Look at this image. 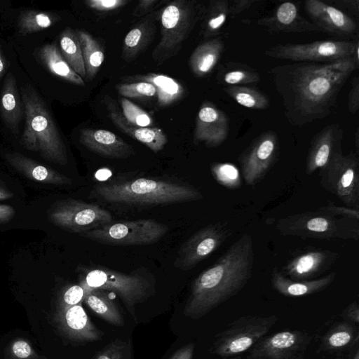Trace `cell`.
Here are the masks:
<instances>
[{
	"instance_id": "6da1fadb",
	"label": "cell",
	"mask_w": 359,
	"mask_h": 359,
	"mask_svg": "<svg viewBox=\"0 0 359 359\" xmlns=\"http://www.w3.org/2000/svg\"><path fill=\"white\" fill-rule=\"evenodd\" d=\"M358 65L349 57L327 63L297 62L272 67L269 73L287 121L303 126L329 116L342 87Z\"/></svg>"
},
{
	"instance_id": "7a4b0ae2",
	"label": "cell",
	"mask_w": 359,
	"mask_h": 359,
	"mask_svg": "<svg viewBox=\"0 0 359 359\" xmlns=\"http://www.w3.org/2000/svg\"><path fill=\"white\" fill-rule=\"evenodd\" d=\"M254 257L253 238L245 233L194 279L184 316L200 319L236 295L252 277Z\"/></svg>"
},
{
	"instance_id": "3957f363",
	"label": "cell",
	"mask_w": 359,
	"mask_h": 359,
	"mask_svg": "<svg viewBox=\"0 0 359 359\" xmlns=\"http://www.w3.org/2000/svg\"><path fill=\"white\" fill-rule=\"evenodd\" d=\"M93 194L106 202L138 205L190 202L203 197L198 189L190 185L144 177L97 184Z\"/></svg>"
},
{
	"instance_id": "277c9868",
	"label": "cell",
	"mask_w": 359,
	"mask_h": 359,
	"mask_svg": "<svg viewBox=\"0 0 359 359\" xmlns=\"http://www.w3.org/2000/svg\"><path fill=\"white\" fill-rule=\"evenodd\" d=\"M20 96L25 119L22 145L49 161L67 164L65 143L43 100L29 85L21 87Z\"/></svg>"
},
{
	"instance_id": "5b68a950",
	"label": "cell",
	"mask_w": 359,
	"mask_h": 359,
	"mask_svg": "<svg viewBox=\"0 0 359 359\" xmlns=\"http://www.w3.org/2000/svg\"><path fill=\"white\" fill-rule=\"evenodd\" d=\"M87 292L99 289L116 294L128 313L136 320V306L149 299L156 292L155 278L144 269L126 273L96 266L87 269L80 282Z\"/></svg>"
},
{
	"instance_id": "8992f818",
	"label": "cell",
	"mask_w": 359,
	"mask_h": 359,
	"mask_svg": "<svg viewBox=\"0 0 359 359\" xmlns=\"http://www.w3.org/2000/svg\"><path fill=\"white\" fill-rule=\"evenodd\" d=\"M276 229L283 236L313 239L359 238V220L337 217L320 209L280 219Z\"/></svg>"
},
{
	"instance_id": "52a82bcc",
	"label": "cell",
	"mask_w": 359,
	"mask_h": 359,
	"mask_svg": "<svg viewBox=\"0 0 359 359\" xmlns=\"http://www.w3.org/2000/svg\"><path fill=\"white\" fill-rule=\"evenodd\" d=\"M169 226L154 219L108 222L81 233L83 236L110 245H146L154 243L163 237Z\"/></svg>"
},
{
	"instance_id": "ba28073f",
	"label": "cell",
	"mask_w": 359,
	"mask_h": 359,
	"mask_svg": "<svg viewBox=\"0 0 359 359\" xmlns=\"http://www.w3.org/2000/svg\"><path fill=\"white\" fill-rule=\"evenodd\" d=\"M277 321L275 315L240 317L215 336L212 352L222 358L241 354L265 337Z\"/></svg>"
},
{
	"instance_id": "9c48e42d",
	"label": "cell",
	"mask_w": 359,
	"mask_h": 359,
	"mask_svg": "<svg viewBox=\"0 0 359 359\" xmlns=\"http://www.w3.org/2000/svg\"><path fill=\"white\" fill-rule=\"evenodd\" d=\"M358 41L322 40L307 43H280L267 48L264 54L294 62L327 63L349 57L359 62Z\"/></svg>"
},
{
	"instance_id": "30bf717a",
	"label": "cell",
	"mask_w": 359,
	"mask_h": 359,
	"mask_svg": "<svg viewBox=\"0 0 359 359\" xmlns=\"http://www.w3.org/2000/svg\"><path fill=\"white\" fill-rule=\"evenodd\" d=\"M320 184L348 208L359 210V158L351 152L336 154L320 169Z\"/></svg>"
},
{
	"instance_id": "8fae6325",
	"label": "cell",
	"mask_w": 359,
	"mask_h": 359,
	"mask_svg": "<svg viewBox=\"0 0 359 359\" xmlns=\"http://www.w3.org/2000/svg\"><path fill=\"white\" fill-rule=\"evenodd\" d=\"M48 218L54 224L79 233L112 221L111 214L98 205L73 199L56 203Z\"/></svg>"
},
{
	"instance_id": "7c38bea8",
	"label": "cell",
	"mask_w": 359,
	"mask_h": 359,
	"mask_svg": "<svg viewBox=\"0 0 359 359\" xmlns=\"http://www.w3.org/2000/svg\"><path fill=\"white\" fill-rule=\"evenodd\" d=\"M194 6L184 1H175L165 7L161 14V38L153 56L159 58L171 55L177 48L194 22Z\"/></svg>"
},
{
	"instance_id": "4fadbf2b",
	"label": "cell",
	"mask_w": 359,
	"mask_h": 359,
	"mask_svg": "<svg viewBox=\"0 0 359 359\" xmlns=\"http://www.w3.org/2000/svg\"><path fill=\"white\" fill-rule=\"evenodd\" d=\"M312 338L304 331H280L260 339L246 359H306Z\"/></svg>"
},
{
	"instance_id": "5bb4252c",
	"label": "cell",
	"mask_w": 359,
	"mask_h": 359,
	"mask_svg": "<svg viewBox=\"0 0 359 359\" xmlns=\"http://www.w3.org/2000/svg\"><path fill=\"white\" fill-rule=\"evenodd\" d=\"M229 233L228 230L219 223L201 229L180 246L174 260V266L182 271L194 268L217 250Z\"/></svg>"
},
{
	"instance_id": "9a60e30c",
	"label": "cell",
	"mask_w": 359,
	"mask_h": 359,
	"mask_svg": "<svg viewBox=\"0 0 359 359\" xmlns=\"http://www.w3.org/2000/svg\"><path fill=\"white\" fill-rule=\"evenodd\" d=\"M278 149L277 134L269 130L255 139L241 154L238 161L247 184L255 185L264 177L278 156Z\"/></svg>"
},
{
	"instance_id": "2e32d148",
	"label": "cell",
	"mask_w": 359,
	"mask_h": 359,
	"mask_svg": "<svg viewBox=\"0 0 359 359\" xmlns=\"http://www.w3.org/2000/svg\"><path fill=\"white\" fill-rule=\"evenodd\" d=\"M304 9L311 22L320 30L336 36H353L358 25L348 15L320 0H307Z\"/></svg>"
},
{
	"instance_id": "e0dca14e",
	"label": "cell",
	"mask_w": 359,
	"mask_h": 359,
	"mask_svg": "<svg viewBox=\"0 0 359 359\" xmlns=\"http://www.w3.org/2000/svg\"><path fill=\"white\" fill-rule=\"evenodd\" d=\"M243 22L258 25L269 32H320L311 21L300 15L299 5L292 1L280 4L269 15L254 20H243Z\"/></svg>"
},
{
	"instance_id": "ac0fdd59",
	"label": "cell",
	"mask_w": 359,
	"mask_h": 359,
	"mask_svg": "<svg viewBox=\"0 0 359 359\" xmlns=\"http://www.w3.org/2000/svg\"><path fill=\"white\" fill-rule=\"evenodd\" d=\"M229 132V121L226 114L210 102L201 107L196 121L195 140L208 147L223 143Z\"/></svg>"
},
{
	"instance_id": "d6986e66",
	"label": "cell",
	"mask_w": 359,
	"mask_h": 359,
	"mask_svg": "<svg viewBox=\"0 0 359 359\" xmlns=\"http://www.w3.org/2000/svg\"><path fill=\"white\" fill-rule=\"evenodd\" d=\"M337 254L323 249H312L295 255L287 262L283 271L293 280H308L327 271Z\"/></svg>"
},
{
	"instance_id": "ffe728a7",
	"label": "cell",
	"mask_w": 359,
	"mask_h": 359,
	"mask_svg": "<svg viewBox=\"0 0 359 359\" xmlns=\"http://www.w3.org/2000/svg\"><path fill=\"white\" fill-rule=\"evenodd\" d=\"M343 135L340 126L333 123L325 126L313 137L306 158L307 175L323 168L336 154L342 152Z\"/></svg>"
},
{
	"instance_id": "44dd1931",
	"label": "cell",
	"mask_w": 359,
	"mask_h": 359,
	"mask_svg": "<svg viewBox=\"0 0 359 359\" xmlns=\"http://www.w3.org/2000/svg\"><path fill=\"white\" fill-rule=\"evenodd\" d=\"M79 141L90 151L106 158H126L134 154L131 145L114 133L104 129H83Z\"/></svg>"
},
{
	"instance_id": "7402d4cb",
	"label": "cell",
	"mask_w": 359,
	"mask_h": 359,
	"mask_svg": "<svg viewBox=\"0 0 359 359\" xmlns=\"http://www.w3.org/2000/svg\"><path fill=\"white\" fill-rule=\"evenodd\" d=\"M336 273H330L322 278L308 280H293L286 277L276 268L271 274V284L275 290L289 297L310 295L327 288L334 280Z\"/></svg>"
},
{
	"instance_id": "603a6c76",
	"label": "cell",
	"mask_w": 359,
	"mask_h": 359,
	"mask_svg": "<svg viewBox=\"0 0 359 359\" xmlns=\"http://www.w3.org/2000/svg\"><path fill=\"white\" fill-rule=\"evenodd\" d=\"M109 117L114 124L122 132L144 144L154 152H158L165 146L168 139L164 132L158 128H142L128 123L123 114L107 101Z\"/></svg>"
},
{
	"instance_id": "cb8c5ba5",
	"label": "cell",
	"mask_w": 359,
	"mask_h": 359,
	"mask_svg": "<svg viewBox=\"0 0 359 359\" xmlns=\"http://www.w3.org/2000/svg\"><path fill=\"white\" fill-rule=\"evenodd\" d=\"M0 114L6 126L13 133H18L24 110L17 81L12 73H8L4 81L0 97Z\"/></svg>"
},
{
	"instance_id": "d4e9b609",
	"label": "cell",
	"mask_w": 359,
	"mask_h": 359,
	"mask_svg": "<svg viewBox=\"0 0 359 359\" xmlns=\"http://www.w3.org/2000/svg\"><path fill=\"white\" fill-rule=\"evenodd\" d=\"M5 158L13 167L30 179L58 185L72 184V180L68 177L40 165L18 152L8 153Z\"/></svg>"
},
{
	"instance_id": "484cf974",
	"label": "cell",
	"mask_w": 359,
	"mask_h": 359,
	"mask_svg": "<svg viewBox=\"0 0 359 359\" xmlns=\"http://www.w3.org/2000/svg\"><path fill=\"white\" fill-rule=\"evenodd\" d=\"M65 322L72 337L81 342L91 343L102 339V332L91 321L81 304L67 307Z\"/></svg>"
},
{
	"instance_id": "4316f807",
	"label": "cell",
	"mask_w": 359,
	"mask_h": 359,
	"mask_svg": "<svg viewBox=\"0 0 359 359\" xmlns=\"http://www.w3.org/2000/svg\"><path fill=\"white\" fill-rule=\"evenodd\" d=\"M83 301L102 320L117 327L124 325L123 313L109 291L99 289L88 290Z\"/></svg>"
},
{
	"instance_id": "83f0119b",
	"label": "cell",
	"mask_w": 359,
	"mask_h": 359,
	"mask_svg": "<svg viewBox=\"0 0 359 359\" xmlns=\"http://www.w3.org/2000/svg\"><path fill=\"white\" fill-rule=\"evenodd\" d=\"M223 41L218 38L208 40L196 48L189 64L192 72L198 76H203L212 72L224 50Z\"/></svg>"
},
{
	"instance_id": "f1b7e54d",
	"label": "cell",
	"mask_w": 359,
	"mask_h": 359,
	"mask_svg": "<svg viewBox=\"0 0 359 359\" xmlns=\"http://www.w3.org/2000/svg\"><path fill=\"white\" fill-rule=\"evenodd\" d=\"M38 56L54 75L73 84L84 86L83 79L69 66L55 43H47L38 50Z\"/></svg>"
},
{
	"instance_id": "f546056e",
	"label": "cell",
	"mask_w": 359,
	"mask_h": 359,
	"mask_svg": "<svg viewBox=\"0 0 359 359\" xmlns=\"http://www.w3.org/2000/svg\"><path fill=\"white\" fill-rule=\"evenodd\" d=\"M133 81H144L152 84L156 90L158 105L165 107L180 99L184 92L182 85L172 78L158 74L139 75L130 79Z\"/></svg>"
},
{
	"instance_id": "4dcf8cb0",
	"label": "cell",
	"mask_w": 359,
	"mask_h": 359,
	"mask_svg": "<svg viewBox=\"0 0 359 359\" xmlns=\"http://www.w3.org/2000/svg\"><path fill=\"white\" fill-rule=\"evenodd\" d=\"M358 340L357 329L350 323L334 325L321 338L320 351L335 352L353 346Z\"/></svg>"
},
{
	"instance_id": "1f68e13d",
	"label": "cell",
	"mask_w": 359,
	"mask_h": 359,
	"mask_svg": "<svg viewBox=\"0 0 359 359\" xmlns=\"http://www.w3.org/2000/svg\"><path fill=\"white\" fill-rule=\"evenodd\" d=\"M219 82L230 86H245L260 81L259 74L253 68L244 63L229 61L224 64L218 71Z\"/></svg>"
},
{
	"instance_id": "d6a6232c",
	"label": "cell",
	"mask_w": 359,
	"mask_h": 359,
	"mask_svg": "<svg viewBox=\"0 0 359 359\" xmlns=\"http://www.w3.org/2000/svg\"><path fill=\"white\" fill-rule=\"evenodd\" d=\"M83 59L85 65L86 79H93L104 60V53L100 43L88 32L78 30Z\"/></svg>"
},
{
	"instance_id": "836d02e7",
	"label": "cell",
	"mask_w": 359,
	"mask_h": 359,
	"mask_svg": "<svg viewBox=\"0 0 359 359\" xmlns=\"http://www.w3.org/2000/svg\"><path fill=\"white\" fill-rule=\"evenodd\" d=\"M60 52L72 67L83 79H86L80 42L76 32L67 27L60 35Z\"/></svg>"
},
{
	"instance_id": "e575fe53",
	"label": "cell",
	"mask_w": 359,
	"mask_h": 359,
	"mask_svg": "<svg viewBox=\"0 0 359 359\" xmlns=\"http://www.w3.org/2000/svg\"><path fill=\"white\" fill-rule=\"evenodd\" d=\"M224 91L240 105L252 109H265L270 101L267 95L255 88L247 86H225Z\"/></svg>"
},
{
	"instance_id": "d590c367",
	"label": "cell",
	"mask_w": 359,
	"mask_h": 359,
	"mask_svg": "<svg viewBox=\"0 0 359 359\" xmlns=\"http://www.w3.org/2000/svg\"><path fill=\"white\" fill-rule=\"evenodd\" d=\"M58 16L38 11H28L23 13L18 20L19 32L22 34L34 33L52 26Z\"/></svg>"
},
{
	"instance_id": "8d00e7d4",
	"label": "cell",
	"mask_w": 359,
	"mask_h": 359,
	"mask_svg": "<svg viewBox=\"0 0 359 359\" xmlns=\"http://www.w3.org/2000/svg\"><path fill=\"white\" fill-rule=\"evenodd\" d=\"M229 16V1L217 0L210 3L205 22V32L208 36L219 34Z\"/></svg>"
},
{
	"instance_id": "74e56055",
	"label": "cell",
	"mask_w": 359,
	"mask_h": 359,
	"mask_svg": "<svg viewBox=\"0 0 359 359\" xmlns=\"http://www.w3.org/2000/svg\"><path fill=\"white\" fill-rule=\"evenodd\" d=\"M151 28L142 23L133 28L126 36L123 47V55L131 59L137 55L149 42Z\"/></svg>"
},
{
	"instance_id": "f35d334b",
	"label": "cell",
	"mask_w": 359,
	"mask_h": 359,
	"mask_svg": "<svg viewBox=\"0 0 359 359\" xmlns=\"http://www.w3.org/2000/svg\"><path fill=\"white\" fill-rule=\"evenodd\" d=\"M214 178L228 189H237L241 185L239 172L236 166L231 163H215L211 166Z\"/></svg>"
},
{
	"instance_id": "ab89813d",
	"label": "cell",
	"mask_w": 359,
	"mask_h": 359,
	"mask_svg": "<svg viewBox=\"0 0 359 359\" xmlns=\"http://www.w3.org/2000/svg\"><path fill=\"white\" fill-rule=\"evenodd\" d=\"M123 116L126 120L135 126L150 127L153 121L151 117L139 106L126 98L121 99Z\"/></svg>"
},
{
	"instance_id": "60d3db41",
	"label": "cell",
	"mask_w": 359,
	"mask_h": 359,
	"mask_svg": "<svg viewBox=\"0 0 359 359\" xmlns=\"http://www.w3.org/2000/svg\"><path fill=\"white\" fill-rule=\"evenodd\" d=\"M132 342L119 339L111 341L99 351L92 359H131Z\"/></svg>"
},
{
	"instance_id": "b9f144b4",
	"label": "cell",
	"mask_w": 359,
	"mask_h": 359,
	"mask_svg": "<svg viewBox=\"0 0 359 359\" xmlns=\"http://www.w3.org/2000/svg\"><path fill=\"white\" fill-rule=\"evenodd\" d=\"M116 88L119 94L126 97L141 98L156 95L154 86L144 81L121 83L117 85Z\"/></svg>"
},
{
	"instance_id": "7bdbcfd3",
	"label": "cell",
	"mask_w": 359,
	"mask_h": 359,
	"mask_svg": "<svg viewBox=\"0 0 359 359\" xmlns=\"http://www.w3.org/2000/svg\"><path fill=\"white\" fill-rule=\"evenodd\" d=\"M321 210L337 217H348L359 220V210L344 206H337L331 203L320 208Z\"/></svg>"
},
{
	"instance_id": "ee69618b",
	"label": "cell",
	"mask_w": 359,
	"mask_h": 359,
	"mask_svg": "<svg viewBox=\"0 0 359 359\" xmlns=\"http://www.w3.org/2000/svg\"><path fill=\"white\" fill-rule=\"evenodd\" d=\"M86 292L80 285L69 287L63 295V301L67 307L77 305L83 301Z\"/></svg>"
},
{
	"instance_id": "f6af8a7d",
	"label": "cell",
	"mask_w": 359,
	"mask_h": 359,
	"mask_svg": "<svg viewBox=\"0 0 359 359\" xmlns=\"http://www.w3.org/2000/svg\"><path fill=\"white\" fill-rule=\"evenodd\" d=\"M128 3L126 0H88L86 5L99 11H109L123 6Z\"/></svg>"
},
{
	"instance_id": "bcb514c9",
	"label": "cell",
	"mask_w": 359,
	"mask_h": 359,
	"mask_svg": "<svg viewBox=\"0 0 359 359\" xmlns=\"http://www.w3.org/2000/svg\"><path fill=\"white\" fill-rule=\"evenodd\" d=\"M348 108L351 114H355L359 108V79L355 76L348 95Z\"/></svg>"
},
{
	"instance_id": "7dc6e473",
	"label": "cell",
	"mask_w": 359,
	"mask_h": 359,
	"mask_svg": "<svg viewBox=\"0 0 359 359\" xmlns=\"http://www.w3.org/2000/svg\"><path fill=\"white\" fill-rule=\"evenodd\" d=\"M257 1L255 0H234L229 4V17L234 18L243 11L252 7Z\"/></svg>"
},
{
	"instance_id": "c3c4849f",
	"label": "cell",
	"mask_w": 359,
	"mask_h": 359,
	"mask_svg": "<svg viewBox=\"0 0 359 359\" xmlns=\"http://www.w3.org/2000/svg\"><path fill=\"white\" fill-rule=\"evenodd\" d=\"M341 316L346 320L358 324L359 307L356 302L351 303L341 313Z\"/></svg>"
},
{
	"instance_id": "681fc988",
	"label": "cell",
	"mask_w": 359,
	"mask_h": 359,
	"mask_svg": "<svg viewBox=\"0 0 359 359\" xmlns=\"http://www.w3.org/2000/svg\"><path fill=\"white\" fill-rule=\"evenodd\" d=\"M194 349V343H189L179 348L170 359H193Z\"/></svg>"
},
{
	"instance_id": "f907efd6",
	"label": "cell",
	"mask_w": 359,
	"mask_h": 359,
	"mask_svg": "<svg viewBox=\"0 0 359 359\" xmlns=\"http://www.w3.org/2000/svg\"><path fill=\"white\" fill-rule=\"evenodd\" d=\"M13 353L20 358H26L31 354L29 345L24 341H18L13 345Z\"/></svg>"
},
{
	"instance_id": "816d5d0a",
	"label": "cell",
	"mask_w": 359,
	"mask_h": 359,
	"mask_svg": "<svg viewBox=\"0 0 359 359\" xmlns=\"http://www.w3.org/2000/svg\"><path fill=\"white\" fill-rule=\"evenodd\" d=\"M333 2L337 4L339 6L358 14L359 11V1L358 0H335Z\"/></svg>"
},
{
	"instance_id": "f5cc1de1",
	"label": "cell",
	"mask_w": 359,
	"mask_h": 359,
	"mask_svg": "<svg viewBox=\"0 0 359 359\" xmlns=\"http://www.w3.org/2000/svg\"><path fill=\"white\" fill-rule=\"evenodd\" d=\"M14 213L15 210L13 207L0 204V224L11 220L13 217Z\"/></svg>"
},
{
	"instance_id": "db71d44e",
	"label": "cell",
	"mask_w": 359,
	"mask_h": 359,
	"mask_svg": "<svg viewBox=\"0 0 359 359\" xmlns=\"http://www.w3.org/2000/svg\"><path fill=\"white\" fill-rule=\"evenodd\" d=\"M13 197V194L7 189L0 186V200L8 199Z\"/></svg>"
},
{
	"instance_id": "11a10c76",
	"label": "cell",
	"mask_w": 359,
	"mask_h": 359,
	"mask_svg": "<svg viewBox=\"0 0 359 359\" xmlns=\"http://www.w3.org/2000/svg\"><path fill=\"white\" fill-rule=\"evenodd\" d=\"M6 68V60L4 57V55L0 48V80L5 72Z\"/></svg>"
},
{
	"instance_id": "9f6ffc18",
	"label": "cell",
	"mask_w": 359,
	"mask_h": 359,
	"mask_svg": "<svg viewBox=\"0 0 359 359\" xmlns=\"http://www.w3.org/2000/svg\"><path fill=\"white\" fill-rule=\"evenodd\" d=\"M156 1V0H142L140 1L139 6L141 8H148Z\"/></svg>"
},
{
	"instance_id": "6f0895ef",
	"label": "cell",
	"mask_w": 359,
	"mask_h": 359,
	"mask_svg": "<svg viewBox=\"0 0 359 359\" xmlns=\"http://www.w3.org/2000/svg\"><path fill=\"white\" fill-rule=\"evenodd\" d=\"M359 135H358V130H356V133H355V147L357 148V150H358V147H359V143H358V140H359Z\"/></svg>"
},
{
	"instance_id": "680465c9",
	"label": "cell",
	"mask_w": 359,
	"mask_h": 359,
	"mask_svg": "<svg viewBox=\"0 0 359 359\" xmlns=\"http://www.w3.org/2000/svg\"><path fill=\"white\" fill-rule=\"evenodd\" d=\"M353 359H359V351H358V350L356 351L355 355L353 357Z\"/></svg>"
}]
</instances>
